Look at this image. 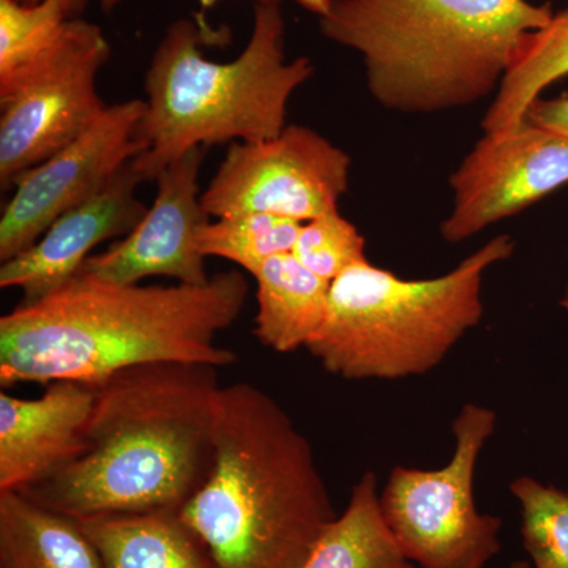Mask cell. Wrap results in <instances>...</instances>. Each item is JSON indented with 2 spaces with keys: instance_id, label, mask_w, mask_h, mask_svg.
Segmentation results:
<instances>
[{
  "instance_id": "obj_14",
  "label": "cell",
  "mask_w": 568,
  "mask_h": 568,
  "mask_svg": "<svg viewBox=\"0 0 568 568\" xmlns=\"http://www.w3.org/2000/svg\"><path fill=\"white\" fill-rule=\"evenodd\" d=\"M93 384L54 381L39 398L0 394V493L24 491L69 465L84 446Z\"/></svg>"
},
{
  "instance_id": "obj_12",
  "label": "cell",
  "mask_w": 568,
  "mask_h": 568,
  "mask_svg": "<svg viewBox=\"0 0 568 568\" xmlns=\"http://www.w3.org/2000/svg\"><path fill=\"white\" fill-rule=\"evenodd\" d=\"M205 152L196 148L171 163L156 179L155 200L140 224L106 252L88 257L80 274L118 284H138L151 276L196 286L207 283V257L196 242L211 219L201 203Z\"/></svg>"
},
{
  "instance_id": "obj_28",
  "label": "cell",
  "mask_w": 568,
  "mask_h": 568,
  "mask_svg": "<svg viewBox=\"0 0 568 568\" xmlns=\"http://www.w3.org/2000/svg\"><path fill=\"white\" fill-rule=\"evenodd\" d=\"M510 568H532V566L526 560H517V562L511 564Z\"/></svg>"
},
{
  "instance_id": "obj_27",
  "label": "cell",
  "mask_w": 568,
  "mask_h": 568,
  "mask_svg": "<svg viewBox=\"0 0 568 568\" xmlns=\"http://www.w3.org/2000/svg\"><path fill=\"white\" fill-rule=\"evenodd\" d=\"M295 2H297L298 6L304 7L305 10L312 11V13L321 17L334 0H295Z\"/></svg>"
},
{
  "instance_id": "obj_22",
  "label": "cell",
  "mask_w": 568,
  "mask_h": 568,
  "mask_svg": "<svg viewBox=\"0 0 568 568\" xmlns=\"http://www.w3.org/2000/svg\"><path fill=\"white\" fill-rule=\"evenodd\" d=\"M69 17L58 0H0V82L41 58L61 37Z\"/></svg>"
},
{
  "instance_id": "obj_25",
  "label": "cell",
  "mask_w": 568,
  "mask_h": 568,
  "mask_svg": "<svg viewBox=\"0 0 568 568\" xmlns=\"http://www.w3.org/2000/svg\"><path fill=\"white\" fill-rule=\"evenodd\" d=\"M17 2L39 3L43 2V0H17ZM58 2L61 3L62 9L65 10L69 20H77V18L82 17V13H84L85 9H88L89 2H91V0H58Z\"/></svg>"
},
{
  "instance_id": "obj_20",
  "label": "cell",
  "mask_w": 568,
  "mask_h": 568,
  "mask_svg": "<svg viewBox=\"0 0 568 568\" xmlns=\"http://www.w3.org/2000/svg\"><path fill=\"white\" fill-rule=\"evenodd\" d=\"M301 224L268 213H234L207 222L197 233L204 257H222L253 275L278 254L293 253Z\"/></svg>"
},
{
  "instance_id": "obj_11",
  "label": "cell",
  "mask_w": 568,
  "mask_h": 568,
  "mask_svg": "<svg viewBox=\"0 0 568 568\" xmlns=\"http://www.w3.org/2000/svg\"><path fill=\"white\" fill-rule=\"evenodd\" d=\"M568 183V136L523 121L485 133L452 174L454 209L440 224L450 244L517 215Z\"/></svg>"
},
{
  "instance_id": "obj_29",
  "label": "cell",
  "mask_w": 568,
  "mask_h": 568,
  "mask_svg": "<svg viewBox=\"0 0 568 568\" xmlns=\"http://www.w3.org/2000/svg\"><path fill=\"white\" fill-rule=\"evenodd\" d=\"M560 305H562V308L566 310V312H568V284L566 294H564L562 301H560Z\"/></svg>"
},
{
  "instance_id": "obj_15",
  "label": "cell",
  "mask_w": 568,
  "mask_h": 568,
  "mask_svg": "<svg viewBox=\"0 0 568 568\" xmlns=\"http://www.w3.org/2000/svg\"><path fill=\"white\" fill-rule=\"evenodd\" d=\"M102 568H222L181 511L78 519Z\"/></svg>"
},
{
  "instance_id": "obj_18",
  "label": "cell",
  "mask_w": 568,
  "mask_h": 568,
  "mask_svg": "<svg viewBox=\"0 0 568 568\" xmlns=\"http://www.w3.org/2000/svg\"><path fill=\"white\" fill-rule=\"evenodd\" d=\"M304 568H416L387 526L375 473L354 485L345 511L324 530Z\"/></svg>"
},
{
  "instance_id": "obj_26",
  "label": "cell",
  "mask_w": 568,
  "mask_h": 568,
  "mask_svg": "<svg viewBox=\"0 0 568 568\" xmlns=\"http://www.w3.org/2000/svg\"><path fill=\"white\" fill-rule=\"evenodd\" d=\"M121 2L122 0H102V9L104 13H111V11L114 10L115 7H118ZM197 2H200L201 10H203L201 17H204L205 11L212 10L213 7L220 2V0H197ZM256 2L276 3V6H282L283 0H256Z\"/></svg>"
},
{
  "instance_id": "obj_5",
  "label": "cell",
  "mask_w": 568,
  "mask_h": 568,
  "mask_svg": "<svg viewBox=\"0 0 568 568\" xmlns=\"http://www.w3.org/2000/svg\"><path fill=\"white\" fill-rule=\"evenodd\" d=\"M282 6L254 3L253 31L237 58L216 62L203 48L223 43L197 14L174 21L145 71L138 138L144 151L132 162L152 182L186 152L224 142L272 140L286 129L291 97L315 74L308 58L287 61Z\"/></svg>"
},
{
  "instance_id": "obj_4",
  "label": "cell",
  "mask_w": 568,
  "mask_h": 568,
  "mask_svg": "<svg viewBox=\"0 0 568 568\" xmlns=\"http://www.w3.org/2000/svg\"><path fill=\"white\" fill-rule=\"evenodd\" d=\"M551 17L528 0H334L320 29L362 55L381 106L432 114L499 91L526 33Z\"/></svg>"
},
{
  "instance_id": "obj_3",
  "label": "cell",
  "mask_w": 568,
  "mask_h": 568,
  "mask_svg": "<svg viewBox=\"0 0 568 568\" xmlns=\"http://www.w3.org/2000/svg\"><path fill=\"white\" fill-rule=\"evenodd\" d=\"M215 462L181 518L222 568H304L336 518L312 444L260 387L213 396Z\"/></svg>"
},
{
  "instance_id": "obj_17",
  "label": "cell",
  "mask_w": 568,
  "mask_h": 568,
  "mask_svg": "<svg viewBox=\"0 0 568 568\" xmlns=\"http://www.w3.org/2000/svg\"><path fill=\"white\" fill-rule=\"evenodd\" d=\"M0 568H102L78 519L18 491L0 493Z\"/></svg>"
},
{
  "instance_id": "obj_6",
  "label": "cell",
  "mask_w": 568,
  "mask_h": 568,
  "mask_svg": "<svg viewBox=\"0 0 568 568\" xmlns=\"http://www.w3.org/2000/svg\"><path fill=\"white\" fill-rule=\"evenodd\" d=\"M514 252V239L497 235L428 280H405L369 261L354 265L331 283L327 316L306 349L349 381L425 375L480 324L485 272Z\"/></svg>"
},
{
  "instance_id": "obj_8",
  "label": "cell",
  "mask_w": 568,
  "mask_h": 568,
  "mask_svg": "<svg viewBox=\"0 0 568 568\" xmlns=\"http://www.w3.org/2000/svg\"><path fill=\"white\" fill-rule=\"evenodd\" d=\"M111 44L99 26L77 18L41 58L0 82V186L61 151L99 121L108 104L100 70Z\"/></svg>"
},
{
  "instance_id": "obj_24",
  "label": "cell",
  "mask_w": 568,
  "mask_h": 568,
  "mask_svg": "<svg viewBox=\"0 0 568 568\" xmlns=\"http://www.w3.org/2000/svg\"><path fill=\"white\" fill-rule=\"evenodd\" d=\"M525 121L568 136V95L559 99H537L526 111Z\"/></svg>"
},
{
  "instance_id": "obj_7",
  "label": "cell",
  "mask_w": 568,
  "mask_h": 568,
  "mask_svg": "<svg viewBox=\"0 0 568 568\" xmlns=\"http://www.w3.org/2000/svg\"><path fill=\"white\" fill-rule=\"evenodd\" d=\"M489 407L467 403L452 422L455 452L448 465L425 470L396 466L381 508L399 548L420 568H485L503 549V519L480 514L474 477L481 448L496 428Z\"/></svg>"
},
{
  "instance_id": "obj_10",
  "label": "cell",
  "mask_w": 568,
  "mask_h": 568,
  "mask_svg": "<svg viewBox=\"0 0 568 568\" xmlns=\"http://www.w3.org/2000/svg\"><path fill=\"white\" fill-rule=\"evenodd\" d=\"M144 110V100L111 104L88 132L17 179L0 216L2 263L31 248L59 216L102 192L141 155Z\"/></svg>"
},
{
  "instance_id": "obj_9",
  "label": "cell",
  "mask_w": 568,
  "mask_h": 568,
  "mask_svg": "<svg viewBox=\"0 0 568 568\" xmlns=\"http://www.w3.org/2000/svg\"><path fill=\"white\" fill-rule=\"evenodd\" d=\"M351 156L323 134L287 125L272 140L233 142L201 203L209 216L268 213L305 223L338 211Z\"/></svg>"
},
{
  "instance_id": "obj_19",
  "label": "cell",
  "mask_w": 568,
  "mask_h": 568,
  "mask_svg": "<svg viewBox=\"0 0 568 568\" xmlns=\"http://www.w3.org/2000/svg\"><path fill=\"white\" fill-rule=\"evenodd\" d=\"M568 77V6L552 13L545 28L526 33L519 43L495 102L488 108L481 129L506 132L525 121L530 104L549 84Z\"/></svg>"
},
{
  "instance_id": "obj_21",
  "label": "cell",
  "mask_w": 568,
  "mask_h": 568,
  "mask_svg": "<svg viewBox=\"0 0 568 568\" xmlns=\"http://www.w3.org/2000/svg\"><path fill=\"white\" fill-rule=\"evenodd\" d=\"M510 491L521 510L523 547L532 568H568V491L518 477Z\"/></svg>"
},
{
  "instance_id": "obj_16",
  "label": "cell",
  "mask_w": 568,
  "mask_h": 568,
  "mask_svg": "<svg viewBox=\"0 0 568 568\" xmlns=\"http://www.w3.org/2000/svg\"><path fill=\"white\" fill-rule=\"evenodd\" d=\"M253 276L257 342L282 354L308 346L327 316L331 282L308 271L293 253L271 257Z\"/></svg>"
},
{
  "instance_id": "obj_23",
  "label": "cell",
  "mask_w": 568,
  "mask_h": 568,
  "mask_svg": "<svg viewBox=\"0 0 568 568\" xmlns=\"http://www.w3.org/2000/svg\"><path fill=\"white\" fill-rule=\"evenodd\" d=\"M293 254L308 271L331 283L347 268L368 261L364 235L339 211L302 223Z\"/></svg>"
},
{
  "instance_id": "obj_13",
  "label": "cell",
  "mask_w": 568,
  "mask_h": 568,
  "mask_svg": "<svg viewBox=\"0 0 568 568\" xmlns=\"http://www.w3.org/2000/svg\"><path fill=\"white\" fill-rule=\"evenodd\" d=\"M141 183L132 163L125 164L102 192L63 213L31 248L2 263L0 287H18L29 304L69 283L95 246L125 237L144 219L149 207L136 194Z\"/></svg>"
},
{
  "instance_id": "obj_2",
  "label": "cell",
  "mask_w": 568,
  "mask_h": 568,
  "mask_svg": "<svg viewBox=\"0 0 568 568\" xmlns=\"http://www.w3.org/2000/svg\"><path fill=\"white\" fill-rule=\"evenodd\" d=\"M216 369L156 362L93 384L95 403L81 454L18 493L74 519L181 511L215 462Z\"/></svg>"
},
{
  "instance_id": "obj_1",
  "label": "cell",
  "mask_w": 568,
  "mask_h": 568,
  "mask_svg": "<svg viewBox=\"0 0 568 568\" xmlns=\"http://www.w3.org/2000/svg\"><path fill=\"white\" fill-rule=\"evenodd\" d=\"M250 284L241 271L205 284H118L78 274L0 317V384H97L156 362L235 364L216 336L241 316Z\"/></svg>"
}]
</instances>
